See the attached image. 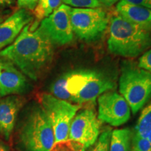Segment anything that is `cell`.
Segmentation results:
<instances>
[{
  "label": "cell",
  "mask_w": 151,
  "mask_h": 151,
  "mask_svg": "<svg viewBox=\"0 0 151 151\" xmlns=\"http://www.w3.org/2000/svg\"><path fill=\"white\" fill-rule=\"evenodd\" d=\"M53 57L54 44L37 21L26 25L14 43L0 51V58L9 60L33 81L42 76Z\"/></svg>",
  "instance_id": "1"
},
{
  "label": "cell",
  "mask_w": 151,
  "mask_h": 151,
  "mask_svg": "<svg viewBox=\"0 0 151 151\" xmlns=\"http://www.w3.org/2000/svg\"><path fill=\"white\" fill-rule=\"evenodd\" d=\"M150 48V27L134 23L119 14L111 19L108 48L111 53L134 58Z\"/></svg>",
  "instance_id": "2"
},
{
  "label": "cell",
  "mask_w": 151,
  "mask_h": 151,
  "mask_svg": "<svg viewBox=\"0 0 151 151\" xmlns=\"http://www.w3.org/2000/svg\"><path fill=\"white\" fill-rule=\"evenodd\" d=\"M18 139L25 151H51L55 145L53 129L40 105L32 107L24 116Z\"/></svg>",
  "instance_id": "3"
},
{
  "label": "cell",
  "mask_w": 151,
  "mask_h": 151,
  "mask_svg": "<svg viewBox=\"0 0 151 151\" xmlns=\"http://www.w3.org/2000/svg\"><path fill=\"white\" fill-rule=\"evenodd\" d=\"M115 83L104 73L91 69H80L67 72L66 88L71 102L78 105L94 102L101 94L112 90Z\"/></svg>",
  "instance_id": "4"
},
{
  "label": "cell",
  "mask_w": 151,
  "mask_h": 151,
  "mask_svg": "<svg viewBox=\"0 0 151 151\" xmlns=\"http://www.w3.org/2000/svg\"><path fill=\"white\" fill-rule=\"evenodd\" d=\"M119 90L135 115L151 97V73L134 62L124 61L119 79Z\"/></svg>",
  "instance_id": "5"
},
{
  "label": "cell",
  "mask_w": 151,
  "mask_h": 151,
  "mask_svg": "<svg viewBox=\"0 0 151 151\" xmlns=\"http://www.w3.org/2000/svg\"><path fill=\"white\" fill-rule=\"evenodd\" d=\"M40 106L53 129L55 143L68 140L71 122L81 106L46 93L41 95Z\"/></svg>",
  "instance_id": "6"
},
{
  "label": "cell",
  "mask_w": 151,
  "mask_h": 151,
  "mask_svg": "<svg viewBox=\"0 0 151 151\" xmlns=\"http://www.w3.org/2000/svg\"><path fill=\"white\" fill-rule=\"evenodd\" d=\"M70 18L73 33L85 41L97 40L109 22V15L101 8H71Z\"/></svg>",
  "instance_id": "7"
},
{
  "label": "cell",
  "mask_w": 151,
  "mask_h": 151,
  "mask_svg": "<svg viewBox=\"0 0 151 151\" xmlns=\"http://www.w3.org/2000/svg\"><path fill=\"white\" fill-rule=\"evenodd\" d=\"M71 10L69 6L61 4L52 14L41 21L39 27L53 44L64 46L73 41Z\"/></svg>",
  "instance_id": "8"
},
{
  "label": "cell",
  "mask_w": 151,
  "mask_h": 151,
  "mask_svg": "<svg viewBox=\"0 0 151 151\" xmlns=\"http://www.w3.org/2000/svg\"><path fill=\"white\" fill-rule=\"evenodd\" d=\"M101 122L94 109H84L76 114L71 122L69 139L82 144L86 148L92 146L100 135Z\"/></svg>",
  "instance_id": "9"
},
{
  "label": "cell",
  "mask_w": 151,
  "mask_h": 151,
  "mask_svg": "<svg viewBox=\"0 0 151 151\" xmlns=\"http://www.w3.org/2000/svg\"><path fill=\"white\" fill-rule=\"evenodd\" d=\"M130 115L129 104L118 92L110 90L98 97L97 118L101 122L118 127L128 121Z\"/></svg>",
  "instance_id": "10"
},
{
  "label": "cell",
  "mask_w": 151,
  "mask_h": 151,
  "mask_svg": "<svg viewBox=\"0 0 151 151\" xmlns=\"http://www.w3.org/2000/svg\"><path fill=\"white\" fill-rule=\"evenodd\" d=\"M30 89L27 76L9 60L0 58V98L24 94Z\"/></svg>",
  "instance_id": "11"
},
{
  "label": "cell",
  "mask_w": 151,
  "mask_h": 151,
  "mask_svg": "<svg viewBox=\"0 0 151 151\" xmlns=\"http://www.w3.org/2000/svg\"><path fill=\"white\" fill-rule=\"evenodd\" d=\"M34 16L29 11L20 9L0 23V51L14 43L23 28L32 22Z\"/></svg>",
  "instance_id": "12"
},
{
  "label": "cell",
  "mask_w": 151,
  "mask_h": 151,
  "mask_svg": "<svg viewBox=\"0 0 151 151\" xmlns=\"http://www.w3.org/2000/svg\"><path fill=\"white\" fill-rule=\"evenodd\" d=\"M22 106L23 99L18 95L0 98V136L6 141L12 135Z\"/></svg>",
  "instance_id": "13"
},
{
  "label": "cell",
  "mask_w": 151,
  "mask_h": 151,
  "mask_svg": "<svg viewBox=\"0 0 151 151\" xmlns=\"http://www.w3.org/2000/svg\"><path fill=\"white\" fill-rule=\"evenodd\" d=\"M120 16L134 23L151 27V9L129 4L120 0L116 5Z\"/></svg>",
  "instance_id": "14"
},
{
  "label": "cell",
  "mask_w": 151,
  "mask_h": 151,
  "mask_svg": "<svg viewBox=\"0 0 151 151\" xmlns=\"http://www.w3.org/2000/svg\"><path fill=\"white\" fill-rule=\"evenodd\" d=\"M132 135L146 139L151 143V101L143 109Z\"/></svg>",
  "instance_id": "15"
},
{
  "label": "cell",
  "mask_w": 151,
  "mask_h": 151,
  "mask_svg": "<svg viewBox=\"0 0 151 151\" xmlns=\"http://www.w3.org/2000/svg\"><path fill=\"white\" fill-rule=\"evenodd\" d=\"M132 136V131L127 128L113 130L109 151H131Z\"/></svg>",
  "instance_id": "16"
},
{
  "label": "cell",
  "mask_w": 151,
  "mask_h": 151,
  "mask_svg": "<svg viewBox=\"0 0 151 151\" xmlns=\"http://www.w3.org/2000/svg\"><path fill=\"white\" fill-rule=\"evenodd\" d=\"M62 0H37V5L33 10L36 21L40 22L52 14L61 6Z\"/></svg>",
  "instance_id": "17"
},
{
  "label": "cell",
  "mask_w": 151,
  "mask_h": 151,
  "mask_svg": "<svg viewBox=\"0 0 151 151\" xmlns=\"http://www.w3.org/2000/svg\"><path fill=\"white\" fill-rule=\"evenodd\" d=\"M67 80V72L62 74L58 79L54 81L50 86V92L52 95L58 99L65 100V101L71 102V97L70 94L67 92L66 88V83Z\"/></svg>",
  "instance_id": "18"
},
{
  "label": "cell",
  "mask_w": 151,
  "mask_h": 151,
  "mask_svg": "<svg viewBox=\"0 0 151 151\" xmlns=\"http://www.w3.org/2000/svg\"><path fill=\"white\" fill-rule=\"evenodd\" d=\"M111 133L112 130L111 129H105L100 134L97 141L90 146L91 148L88 151H109Z\"/></svg>",
  "instance_id": "19"
},
{
  "label": "cell",
  "mask_w": 151,
  "mask_h": 151,
  "mask_svg": "<svg viewBox=\"0 0 151 151\" xmlns=\"http://www.w3.org/2000/svg\"><path fill=\"white\" fill-rule=\"evenodd\" d=\"M86 148L76 141L68 139L55 143L51 151H86Z\"/></svg>",
  "instance_id": "20"
},
{
  "label": "cell",
  "mask_w": 151,
  "mask_h": 151,
  "mask_svg": "<svg viewBox=\"0 0 151 151\" xmlns=\"http://www.w3.org/2000/svg\"><path fill=\"white\" fill-rule=\"evenodd\" d=\"M66 5L78 9L101 8V4L98 0H62Z\"/></svg>",
  "instance_id": "21"
},
{
  "label": "cell",
  "mask_w": 151,
  "mask_h": 151,
  "mask_svg": "<svg viewBox=\"0 0 151 151\" xmlns=\"http://www.w3.org/2000/svg\"><path fill=\"white\" fill-rule=\"evenodd\" d=\"M131 151H151V143L146 139L132 135Z\"/></svg>",
  "instance_id": "22"
},
{
  "label": "cell",
  "mask_w": 151,
  "mask_h": 151,
  "mask_svg": "<svg viewBox=\"0 0 151 151\" xmlns=\"http://www.w3.org/2000/svg\"><path fill=\"white\" fill-rule=\"evenodd\" d=\"M138 66L141 69L151 73V48L146 50L140 57L138 62Z\"/></svg>",
  "instance_id": "23"
},
{
  "label": "cell",
  "mask_w": 151,
  "mask_h": 151,
  "mask_svg": "<svg viewBox=\"0 0 151 151\" xmlns=\"http://www.w3.org/2000/svg\"><path fill=\"white\" fill-rule=\"evenodd\" d=\"M37 0H17V4L20 9L33 11L37 5Z\"/></svg>",
  "instance_id": "24"
},
{
  "label": "cell",
  "mask_w": 151,
  "mask_h": 151,
  "mask_svg": "<svg viewBox=\"0 0 151 151\" xmlns=\"http://www.w3.org/2000/svg\"><path fill=\"white\" fill-rule=\"evenodd\" d=\"M129 4L151 9V0H122Z\"/></svg>",
  "instance_id": "25"
},
{
  "label": "cell",
  "mask_w": 151,
  "mask_h": 151,
  "mask_svg": "<svg viewBox=\"0 0 151 151\" xmlns=\"http://www.w3.org/2000/svg\"><path fill=\"white\" fill-rule=\"evenodd\" d=\"M17 0H0V11H5L16 4Z\"/></svg>",
  "instance_id": "26"
},
{
  "label": "cell",
  "mask_w": 151,
  "mask_h": 151,
  "mask_svg": "<svg viewBox=\"0 0 151 151\" xmlns=\"http://www.w3.org/2000/svg\"><path fill=\"white\" fill-rule=\"evenodd\" d=\"M101 5H104L106 6H111L115 4L118 2L119 0H98Z\"/></svg>",
  "instance_id": "27"
},
{
  "label": "cell",
  "mask_w": 151,
  "mask_h": 151,
  "mask_svg": "<svg viewBox=\"0 0 151 151\" xmlns=\"http://www.w3.org/2000/svg\"><path fill=\"white\" fill-rule=\"evenodd\" d=\"M9 14H10V11H0V23L8 18Z\"/></svg>",
  "instance_id": "28"
},
{
  "label": "cell",
  "mask_w": 151,
  "mask_h": 151,
  "mask_svg": "<svg viewBox=\"0 0 151 151\" xmlns=\"http://www.w3.org/2000/svg\"><path fill=\"white\" fill-rule=\"evenodd\" d=\"M0 151H11L9 147L3 141H0Z\"/></svg>",
  "instance_id": "29"
}]
</instances>
